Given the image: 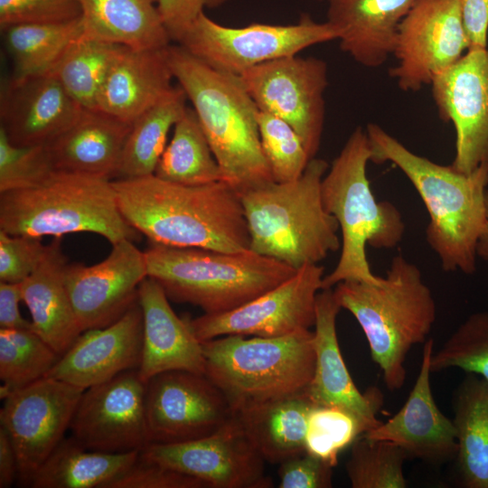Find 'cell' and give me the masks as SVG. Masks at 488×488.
Returning <instances> with one entry per match:
<instances>
[{"label": "cell", "mask_w": 488, "mask_h": 488, "mask_svg": "<svg viewBox=\"0 0 488 488\" xmlns=\"http://www.w3.org/2000/svg\"><path fill=\"white\" fill-rule=\"evenodd\" d=\"M335 40L338 33L333 25L307 15L291 24L254 23L230 27L203 12L177 44L215 70L239 75L261 63Z\"/></svg>", "instance_id": "10"}, {"label": "cell", "mask_w": 488, "mask_h": 488, "mask_svg": "<svg viewBox=\"0 0 488 488\" xmlns=\"http://www.w3.org/2000/svg\"><path fill=\"white\" fill-rule=\"evenodd\" d=\"M54 171L45 145H15L0 128V192L33 187Z\"/></svg>", "instance_id": "42"}, {"label": "cell", "mask_w": 488, "mask_h": 488, "mask_svg": "<svg viewBox=\"0 0 488 488\" xmlns=\"http://www.w3.org/2000/svg\"><path fill=\"white\" fill-rule=\"evenodd\" d=\"M81 109L49 73L2 80L0 128L15 145H46L75 121Z\"/></svg>", "instance_id": "21"}, {"label": "cell", "mask_w": 488, "mask_h": 488, "mask_svg": "<svg viewBox=\"0 0 488 488\" xmlns=\"http://www.w3.org/2000/svg\"><path fill=\"white\" fill-rule=\"evenodd\" d=\"M476 254L477 258L488 262V191L486 193V223L477 242Z\"/></svg>", "instance_id": "51"}, {"label": "cell", "mask_w": 488, "mask_h": 488, "mask_svg": "<svg viewBox=\"0 0 488 488\" xmlns=\"http://www.w3.org/2000/svg\"><path fill=\"white\" fill-rule=\"evenodd\" d=\"M18 461L13 443L0 426V488H9L18 479Z\"/></svg>", "instance_id": "50"}, {"label": "cell", "mask_w": 488, "mask_h": 488, "mask_svg": "<svg viewBox=\"0 0 488 488\" xmlns=\"http://www.w3.org/2000/svg\"><path fill=\"white\" fill-rule=\"evenodd\" d=\"M108 488H207L194 477L158 464L140 452L133 465Z\"/></svg>", "instance_id": "45"}, {"label": "cell", "mask_w": 488, "mask_h": 488, "mask_svg": "<svg viewBox=\"0 0 488 488\" xmlns=\"http://www.w3.org/2000/svg\"><path fill=\"white\" fill-rule=\"evenodd\" d=\"M0 230L42 239L89 232L111 245L140 236L123 217L112 180L56 170L33 187L0 192Z\"/></svg>", "instance_id": "7"}, {"label": "cell", "mask_w": 488, "mask_h": 488, "mask_svg": "<svg viewBox=\"0 0 488 488\" xmlns=\"http://www.w3.org/2000/svg\"><path fill=\"white\" fill-rule=\"evenodd\" d=\"M333 292L362 329L387 389H400L408 352L428 339L436 318V301L420 269L397 255L379 282L343 281Z\"/></svg>", "instance_id": "4"}, {"label": "cell", "mask_w": 488, "mask_h": 488, "mask_svg": "<svg viewBox=\"0 0 488 488\" xmlns=\"http://www.w3.org/2000/svg\"><path fill=\"white\" fill-rule=\"evenodd\" d=\"M83 35L132 50L163 49L171 38L158 0H78Z\"/></svg>", "instance_id": "30"}, {"label": "cell", "mask_w": 488, "mask_h": 488, "mask_svg": "<svg viewBox=\"0 0 488 488\" xmlns=\"http://www.w3.org/2000/svg\"><path fill=\"white\" fill-rule=\"evenodd\" d=\"M60 358L33 328L0 329L1 399L45 377Z\"/></svg>", "instance_id": "37"}, {"label": "cell", "mask_w": 488, "mask_h": 488, "mask_svg": "<svg viewBox=\"0 0 488 488\" xmlns=\"http://www.w3.org/2000/svg\"><path fill=\"white\" fill-rule=\"evenodd\" d=\"M431 88L440 118L455 127L452 165L471 174L488 161V47L469 49Z\"/></svg>", "instance_id": "19"}, {"label": "cell", "mask_w": 488, "mask_h": 488, "mask_svg": "<svg viewBox=\"0 0 488 488\" xmlns=\"http://www.w3.org/2000/svg\"><path fill=\"white\" fill-rule=\"evenodd\" d=\"M83 389L43 377L4 399L0 426L7 432L18 461V479L27 484L65 437Z\"/></svg>", "instance_id": "13"}, {"label": "cell", "mask_w": 488, "mask_h": 488, "mask_svg": "<svg viewBox=\"0 0 488 488\" xmlns=\"http://www.w3.org/2000/svg\"><path fill=\"white\" fill-rule=\"evenodd\" d=\"M239 77L258 109L287 122L315 157L325 120L326 62L296 54L261 63Z\"/></svg>", "instance_id": "11"}, {"label": "cell", "mask_w": 488, "mask_h": 488, "mask_svg": "<svg viewBox=\"0 0 488 488\" xmlns=\"http://www.w3.org/2000/svg\"><path fill=\"white\" fill-rule=\"evenodd\" d=\"M145 254L147 277L161 285L169 300L211 314L233 310L296 272L250 249L222 252L150 242Z\"/></svg>", "instance_id": "8"}, {"label": "cell", "mask_w": 488, "mask_h": 488, "mask_svg": "<svg viewBox=\"0 0 488 488\" xmlns=\"http://www.w3.org/2000/svg\"><path fill=\"white\" fill-rule=\"evenodd\" d=\"M324 277V267L307 265L233 310L184 318L200 342L230 334L278 337L310 329L314 325L316 297L323 289Z\"/></svg>", "instance_id": "12"}, {"label": "cell", "mask_w": 488, "mask_h": 488, "mask_svg": "<svg viewBox=\"0 0 488 488\" xmlns=\"http://www.w3.org/2000/svg\"><path fill=\"white\" fill-rule=\"evenodd\" d=\"M326 1V22L336 29L341 50L378 68L392 55L399 26L418 0Z\"/></svg>", "instance_id": "25"}, {"label": "cell", "mask_w": 488, "mask_h": 488, "mask_svg": "<svg viewBox=\"0 0 488 488\" xmlns=\"http://www.w3.org/2000/svg\"><path fill=\"white\" fill-rule=\"evenodd\" d=\"M434 340L424 343L416 381L402 408L388 421L363 434L372 439L397 445L407 457L441 465L455 459L457 442L452 418L437 407L431 385Z\"/></svg>", "instance_id": "20"}, {"label": "cell", "mask_w": 488, "mask_h": 488, "mask_svg": "<svg viewBox=\"0 0 488 488\" xmlns=\"http://www.w3.org/2000/svg\"><path fill=\"white\" fill-rule=\"evenodd\" d=\"M174 79L192 105L222 181L239 194L274 182L263 154L258 108L239 75L215 70L180 44L167 47Z\"/></svg>", "instance_id": "3"}, {"label": "cell", "mask_w": 488, "mask_h": 488, "mask_svg": "<svg viewBox=\"0 0 488 488\" xmlns=\"http://www.w3.org/2000/svg\"><path fill=\"white\" fill-rule=\"evenodd\" d=\"M453 412L460 483L488 488V380L466 373L455 389Z\"/></svg>", "instance_id": "31"}, {"label": "cell", "mask_w": 488, "mask_h": 488, "mask_svg": "<svg viewBox=\"0 0 488 488\" xmlns=\"http://www.w3.org/2000/svg\"><path fill=\"white\" fill-rule=\"evenodd\" d=\"M48 249L42 238L0 230V281L20 284L40 265Z\"/></svg>", "instance_id": "44"}, {"label": "cell", "mask_w": 488, "mask_h": 488, "mask_svg": "<svg viewBox=\"0 0 488 488\" xmlns=\"http://www.w3.org/2000/svg\"><path fill=\"white\" fill-rule=\"evenodd\" d=\"M458 4L469 49L487 48L488 0H458Z\"/></svg>", "instance_id": "48"}, {"label": "cell", "mask_w": 488, "mask_h": 488, "mask_svg": "<svg viewBox=\"0 0 488 488\" xmlns=\"http://www.w3.org/2000/svg\"><path fill=\"white\" fill-rule=\"evenodd\" d=\"M328 168L315 156L296 180L271 182L239 194L251 251L298 270L341 249L338 222L321 196Z\"/></svg>", "instance_id": "5"}, {"label": "cell", "mask_w": 488, "mask_h": 488, "mask_svg": "<svg viewBox=\"0 0 488 488\" xmlns=\"http://www.w3.org/2000/svg\"><path fill=\"white\" fill-rule=\"evenodd\" d=\"M312 402L306 389L243 404L233 414L266 462L280 464L305 451V438Z\"/></svg>", "instance_id": "29"}, {"label": "cell", "mask_w": 488, "mask_h": 488, "mask_svg": "<svg viewBox=\"0 0 488 488\" xmlns=\"http://www.w3.org/2000/svg\"><path fill=\"white\" fill-rule=\"evenodd\" d=\"M112 183L123 217L149 242L222 252L249 249L240 196L223 181L184 185L149 174Z\"/></svg>", "instance_id": "1"}, {"label": "cell", "mask_w": 488, "mask_h": 488, "mask_svg": "<svg viewBox=\"0 0 488 488\" xmlns=\"http://www.w3.org/2000/svg\"><path fill=\"white\" fill-rule=\"evenodd\" d=\"M430 369L432 372L459 369L488 380V311L470 314L433 352Z\"/></svg>", "instance_id": "39"}, {"label": "cell", "mask_w": 488, "mask_h": 488, "mask_svg": "<svg viewBox=\"0 0 488 488\" xmlns=\"http://www.w3.org/2000/svg\"><path fill=\"white\" fill-rule=\"evenodd\" d=\"M21 285L0 281V329H29L32 323L23 317Z\"/></svg>", "instance_id": "49"}, {"label": "cell", "mask_w": 488, "mask_h": 488, "mask_svg": "<svg viewBox=\"0 0 488 488\" xmlns=\"http://www.w3.org/2000/svg\"><path fill=\"white\" fill-rule=\"evenodd\" d=\"M132 124L82 108L75 121L45 145L56 171L113 180Z\"/></svg>", "instance_id": "26"}, {"label": "cell", "mask_w": 488, "mask_h": 488, "mask_svg": "<svg viewBox=\"0 0 488 488\" xmlns=\"http://www.w3.org/2000/svg\"><path fill=\"white\" fill-rule=\"evenodd\" d=\"M154 174L184 185L222 181L221 168L192 108L187 107L174 125L171 141L161 155Z\"/></svg>", "instance_id": "34"}, {"label": "cell", "mask_w": 488, "mask_h": 488, "mask_svg": "<svg viewBox=\"0 0 488 488\" xmlns=\"http://www.w3.org/2000/svg\"><path fill=\"white\" fill-rule=\"evenodd\" d=\"M69 430L85 448L104 453L141 451L149 445L145 382L138 370L84 389Z\"/></svg>", "instance_id": "16"}, {"label": "cell", "mask_w": 488, "mask_h": 488, "mask_svg": "<svg viewBox=\"0 0 488 488\" xmlns=\"http://www.w3.org/2000/svg\"><path fill=\"white\" fill-rule=\"evenodd\" d=\"M167 47L141 51L123 47L102 84L97 108L132 124L162 99L174 80Z\"/></svg>", "instance_id": "27"}, {"label": "cell", "mask_w": 488, "mask_h": 488, "mask_svg": "<svg viewBox=\"0 0 488 488\" xmlns=\"http://www.w3.org/2000/svg\"><path fill=\"white\" fill-rule=\"evenodd\" d=\"M142 344L143 314L137 300L112 324L84 331L46 376L86 389L138 369Z\"/></svg>", "instance_id": "22"}, {"label": "cell", "mask_w": 488, "mask_h": 488, "mask_svg": "<svg viewBox=\"0 0 488 488\" xmlns=\"http://www.w3.org/2000/svg\"><path fill=\"white\" fill-rule=\"evenodd\" d=\"M228 0H158V10L172 42L178 43L205 8H215Z\"/></svg>", "instance_id": "47"}, {"label": "cell", "mask_w": 488, "mask_h": 488, "mask_svg": "<svg viewBox=\"0 0 488 488\" xmlns=\"http://www.w3.org/2000/svg\"><path fill=\"white\" fill-rule=\"evenodd\" d=\"M232 416L231 403L205 374L168 371L145 382L150 444L182 443L210 436Z\"/></svg>", "instance_id": "14"}, {"label": "cell", "mask_w": 488, "mask_h": 488, "mask_svg": "<svg viewBox=\"0 0 488 488\" xmlns=\"http://www.w3.org/2000/svg\"><path fill=\"white\" fill-rule=\"evenodd\" d=\"M333 466L304 451L279 464L280 488H330Z\"/></svg>", "instance_id": "46"}, {"label": "cell", "mask_w": 488, "mask_h": 488, "mask_svg": "<svg viewBox=\"0 0 488 488\" xmlns=\"http://www.w3.org/2000/svg\"><path fill=\"white\" fill-rule=\"evenodd\" d=\"M406 454L394 443L359 436L351 446L345 470L352 488H406Z\"/></svg>", "instance_id": "38"}, {"label": "cell", "mask_w": 488, "mask_h": 488, "mask_svg": "<svg viewBox=\"0 0 488 488\" xmlns=\"http://www.w3.org/2000/svg\"><path fill=\"white\" fill-rule=\"evenodd\" d=\"M458 0H418L400 23L389 70L403 91H418L468 51Z\"/></svg>", "instance_id": "15"}, {"label": "cell", "mask_w": 488, "mask_h": 488, "mask_svg": "<svg viewBox=\"0 0 488 488\" xmlns=\"http://www.w3.org/2000/svg\"><path fill=\"white\" fill-rule=\"evenodd\" d=\"M187 100L183 89L174 86L132 123L116 179L154 174L166 146L168 133L188 107Z\"/></svg>", "instance_id": "33"}, {"label": "cell", "mask_w": 488, "mask_h": 488, "mask_svg": "<svg viewBox=\"0 0 488 488\" xmlns=\"http://www.w3.org/2000/svg\"><path fill=\"white\" fill-rule=\"evenodd\" d=\"M123 47L81 34L48 73L82 108H97L102 84Z\"/></svg>", "instance_id": "36"}, {"label": "cell", "mask_w": 488, "mask_h": 488, "mask_svg": "<svg viewBox=\"0 0 488 488\" xmlns=\"http://www.w3.org/2000/svg\"><path fill=\"white\" fill-rule=\"evenodd\" d=\"M371 151L366 131L356 127L333 161L321 183L324 209L338 222L341 254L323 278V289L343 281L379 282L371 269L366 247L392 249L401 241L405 223L399 209L377 201L367 176Z\"/></svg>", "instance_id": "6"}, {"label": "cell", "mask_w": 488, "mask_h": 488, "mask_svg": "<svg viewBox=\"0 0 488 488\" xmlns=\"http://www.w3.org/2000/svg\"><path fill=\"white\" fill-rule=\"evenodd\" d=\"M138 302L143 314L140 378L146 382L156 374L175 370L204 374L202 343L185 318L174 312L161 285L145 277L138 287Z\"/></svg>", "instance_id": "24"}, {"label": "cell", "mask_w": 488, "mask_h": 488, "mask_svg": "<svg viewBox=\"0 0 488 488\" xmlns=\"http://www.w3.org/2000/svg\"><path fill=\"white\" fill-rule=\"evenodd\" d=\"M140 453L203 482L207 488H268L265 460L234 414L213 434L174 444H149Z\"/></svg>", "instance_id": "17"}, {"label": "cell", "mask_w": 488, "mask_h": 488, "mask_svg": "<svg viewBox=\"0 0 488 488\" xmlns=\"http://www.w3.org/2000/svg\"><path fill=\"white\" fill-rule=\"evenodd\" d=\"M64 284L82 332L117 321L138 300V287L147 277L145 251L133 240L112 245L99 263L64 267Z\"/></svg>", "instance_id": "18"}, {"label": "cell", "mask_w": 488, "mask_h": 488, "mask_svg": "<svg viewBox=\"0 0 488 488\" xmlns=\"http://www.w3.org/2000/svg\"><path fill=\"white\" fill-rule=\"evenodd\" d=\"M366 431L363 423L349 410L333 405H314L307 418L305 451L334 467L341 452Z\"/></svg>", "instance_id": "40"}, {"label": "cell", "mask_w": 488, "mask_h": 488, "mask_svg": "<svg viewBox=\"0 0 488 488\" xmlns=\"http://www.w3.org/2000/svg\"><path fill=\"white\" fill-rule=\"evenodd\" d=\"M13 61L14 78L48 73L68 47L83 33L81 17L58 23L15 24L1 29Z\"/></svg>", "instance_id": "35"}, {"label": "cell", "mask_w": 488, "mask_h": 488, "mask_svg": "<svg viewBox=\"0 0 488 488\" xmlns=\"http://www.w3.org/2000/svg\"><path fill=\"white\" fill-rule=\"evenodd\" d=\"M365 131L371 162L394 164L421 198L429 215L426 241L443 270L474 274L477 242L486 223L488 161L464 174L413 153L377 124H368Z\"/></svg>", "instance_id": "2"}, {"label": "cell", "mask_w": 488, "mask_h": 488, "mask_svg": "<svg viewBox=\"0 0 488 488\" xmlns=\"http://www.w3.org/2000/svg\"><path fill=\"white\" fill-rule=\"evenodd\" d=\"M341 309L333 288L318 293L314 325L315 364L306 393L314 405H333L349 410L363 423L367 433L381 423L377 414L382 395L377 388L361 392L352 379L336 333Z\"/></svg>", "instance_id": "23"}, {"label": "cell", "mask_w": 488, "mask_h": 488, "mask_svg": "<svg viewBox=\"0 0 488 488\" xmlns=\"http://www.w3.org/2000/svg\"><path fill=\"white\" fill-rule=\"evenodd\" d=\"M61 238H53L38 267L20 283L33 330L61 356L83 333L64 284Z\"/></svg>", "instance_id": "28"}, {"label": "cell", "mask_w": 488, "mask_h": 488, "mask_svg": "<svg viewBox=\"0 0 488 488\" xmlns=\"http://www.w3.org/2000/svg\"><path fill=\"white\" fill-rule=\"evenodd\" d=\"M140 451L111 454L89 450L64 437L30 477L32 488H108L136 460Z\"/></svg>", "instance_id": "32"}, {"label": "cell", "mask_w": 488, "mask_h": 488, "mask_svg": "<svg viewBox=\"0 0 488 488\" xmlns=\"http://www.w3.org/2000/svg\"><path fill=\"white\" fill-rule=\"evenodd\" d=\"M205 376L233 408L305 390L315 364L310 329L278 337L224 335L201 342Z\"/></svg>", "instance_id": "9"}, {"label": "cell", "mask_w": 488, "mask_h": 488, "mask_svg": "<svg viewBox=\"0 0 488 488\" xmlns=\"http://www.w3.org/2000/svg\"><path fill=\"white\" fill-rule=\"evenodd\" d=\"M260 144L276 183L299 178L312 159L297 132L285 120L258 111Z\"/></svg>", "instance_id": "41"}, {"label": "cell", "mask_w": 488, "mask_h": 488, "mask_svg": "<svg viewBox=\"0 0 488 488\" xmlns=\"http://www.w3.org/2000/svg\"><path fill=\"white\" fill-rule=\"evenodd\" d=\"M81 17L78 0H0V27L58 23Z\"/></svg>", "instance_id": "43"}]
</instances>
